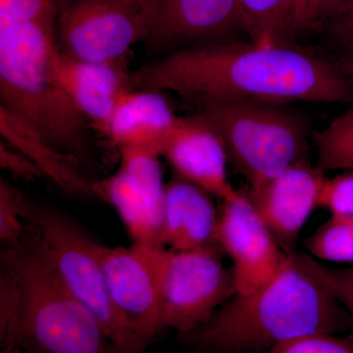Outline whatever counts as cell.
Listing matches in <instances>:
<instances>
[{
  "instance_id": "4",
  "label": "cell",
  "mask_w": 353,
  "mask_h": 353,
  "mask_svg": "<svg viewBox=\"0 0 353 353\" xmlns=\"http://www.w3.org/2000/svg\"><path fill=\"white\" fill-rule=\"evenodd\" d=\"M1 262L17 281L23 345L32 353H120L101 322L63 284L36 241L26 234Z\"/></svg>"
},
{
  "instance_id": "3",
  "label": "cell",
  "mask_w": 353,
  "mask_h": 353,
  "mask_svg": "<svg viewBox=\"0 0 353 353\" xmlns=\"http://www.w3.org/2000/svg\"><path fill=\"white\" fill-rule=\"evenodd\" d=\"M57 50V25L0 26V105L82 165L88 157L90 124L58 81Z\"/></svg>"
},
{
  "instance_id": "14",
  "label": "cell",
  "mask_w": 353,
  "mask_h": 353,
  "mask_svg": "<svg viewBox=\"0 0 353 353\" xmlns=\"http://www.w3.org/2000/svg\"><path fill=\"white\" fill-rule=\"evenodd\" d=\"M55 74L70 99L88 124L105 136L118 104L131 85L125 62L99 63L69 57L58 48Z\"/></svg>"
},
{
  "instance_id": "20",
  "label": "cell",
  "mask_w": 353,
  "mask_h": 353,
  "mask_svg": "<svg viewBox=\"0 0 353 353\" xmlns=\"http://www.w3.org/2000/svg\"><path fill=\"white\" fill-rule=\"evenodd\" d=\"M317 167L353 171V108L341 113L314 137Z\"/></svg>"
},
{
  "instance_id": "16",
  "label": "cell",
  "mask_w": 353,
  "mask_h": 353,
  "mask_svg": "<svg viewBox=\"0 0 353 353\" xmlns=\"http://www.w3.org/2000/svg\"><path fill=\"white\" fill-rule=\"evenodd\" d=\"M162 94L148 90L126 92L114 111L105 137L118 148H139L161 157L182 118Z\"/></svg>"
},
{
  "instance_id": "28",
  "label": "cell",
  "mask_w": 353,
  "mask_h": 353,
  "mask_svg": "<svg viewBox=\"0 0 353 353\" xmlns=\"http://www.w3.org/2000/svg\"><path fill=\"white\" fill-rule=\"evenodd\" d=\"M323 0H290L292 32L304 34L321 24Z\"/></svg>"
},
{
  "instance_id": "18",
  "label": "cell",
  "mask_w": 353,
  "mask_h": 353,
  "mask_svg": "<svg viewBox=\"0 0 353 353\" xmlns=\"http://www.w3.org/2000/svg\"><path fill=\"white\" fill-rule=\"evenodd\" d=\"M0 134L4 141L25 153L38 165L44 176L67 196L94 199L92 181L82 175L78 162L53 148L27 121L2 105Z\"/></svg>"
},
{
  "instance_id": "17",
  "label": "cell",
  "mask_w": 353,
  "mask_h": 353,
  "mask_svg": "<svg viewBox=\"0 0 353 353\" xmlns=\"http://www.w3.org/2000/svg\"><path fill=\"white\" fill-rule=\"evenodd\" d=\"M219 221L212 194L176 175L166 183L164 248L181 252L218 245Z\"/></svg>"
},
{
  "instance_id": "1",
  "label": "cell",
  "mask_w": 353,
  "mask_h": 353,
  "mask_svg": "<svg viewBox=\"0 0 353 353\" xmlns=\"http://www.w3.org/2000/svg\"><path fill=\"white\" fill-rule=\"evenodd\" d=\"M132 90L172 92L199 106L218 102L281 105L347 103L353 90L330 60L292 43L225 41L183 48L131 72Z\"/></svg>"
},
{
  "instance_id": "32",
  "label": "cell",
  "mask_w": 353,
  "mask_h": 353,
  "mask_svg": "<svg viewBox=\"0 0 353 353\" xmlns=\"http://www.w3.org/2000/svg\"><path fill=\"white\" fill-rule=\"evenodd\" d=\"M348 52L347 55V65H345V74L347 76L348 82L352 85L353 90V41L348 44Z\"/></svg>"
},
{
  "instance_id": "9",
  "label": "cell",
  "mask_w": 353,
  "mask_h": 353,
  "mask_svg": "<svg viewBox=\"0 0 353 353\" xmlns=\"http://www.w3.org/2000/svg\"><path fill=\"white\" fill-rule=\"evenodd\" d=\"M119 168L92 182L95 199L110 204L134 245L164 248L165 188L157 153L121 148Z\"/></svg>"
},
{
  "instance_id": "26",
  "label": "cell",
  "mask_w": 353,
  "mask_h": 353,
  "mask_svg": "<svg viewBox=\"0 0 353 353\" xmlns=\"http://www.w3.org/2000/svg\"><path fill=\"white\" fill-rule=\"evenodd\" d=\"M319 208L328 209L332 216L353 218V171L326 178L320 194Z\"/></svg>"
},
{
  "instance_id": "7",
  "label": "cell",
  "mask_w": 353,
  "mask_h": 353,
  "mask_svg": "<svg viewBox=\"0 0 353 353\" xmlns=\"http://www.w3.org/2000/svg\"><path fill=\"white\" fill-rule=\"evenodd\" d=\"M219 245L158 253L162 330L192 334L214 314L217 306L236 296L233 267L227 268Z\"/></svg>"
},
{
  "instance_id": "31",
  "label": "cell",
  "mask_w": 353,
  "mask_h": 353,
  "mask_svg": "<svg viewBox=\"0 0 353 353\" xmlns=\"http://www.w3.org/2000/svg\"><path fill=\"white\" fill-rule=\"evenodd\" d=\"M347 1L348 0H323V20L327 17H334Z\"/></svg>"
},
{
  "instance_id": "5",
  "label": "cell",
  "mask_w": 353,
  "mask_h": 353,
  "mask_svg": "<svg viewBox=\"0 0 353 353\" xmlns=\"http://www.w3.org/2000/svg\"><path fill=\"white\" fill-rule=\"evenodd\" d=\"M194 115L219 136L250 187L306 160L307 126L281 105L218 102L199 106Z\"/></svg>"
},
{
  "instance_id": "19",
  "label": "cell",
  "mask_w": 353,
  "mask_h": 353,
  "mask_svg": "<svg viewBox=\"0 0 353 353\" xmlns=\"http://www.w3.org/2000/svg\"><path fill=\"white\" fill-rule=\"evenodd\" d=\"M243 30L263 46L292 43L290 0H238Z\"/></svg>"
},
{
  "instance_id": "22",
  "label": "cell",
  "mask_w": 353,
  "mask_h": 353,
  "mask_svg": "<svg viewBox=\"0 0 353 353\" xmlns=\"http://www.w3.org/2000/svg\"><path fill=\"white\" fill-rule=\"evenodd\" d=\"M30 203L12 183L0 180V241L6 248H15L24 241L28 231Z\"/></svg>"
},
{
  "instance_id": "23",
  "label": "cell",
  "mask_w": 353,
  "mask_h": 353,
  "mask_svg": "<svg viewBox=\"0 0 353 353\" xmlns=\"http://www.w3.org/2000/svg\"><path fill=\"white\" fill-rule=\"evenodd\" d=\"M65 0H0V26L37 22L57 25Z\"/></svg>"
},
{
  "instance_id": "8",
  "label": "cell",
  "mask_w": 353,
  "mask_h": 353,
  "mask_svg": "<svg viewBox=\"0 0 353 353\" xmlns=\"http://www.w3.org/2000/svg\"><path fill=\"white\" fill-rule=\"evenodd\" d=\"M148 36L145 18L125 0H65L58 14V48L83 61L125 62Z\"/></svg>"
},
{
  "instance_id": "30",
  "label": "cell",
  "mask_w": 353,
  "mask_h": 353,
  "mask_svg": "<svg viewBox=\"0 0 353 353\" xmlns=\"http://www.w3.org/2000/svg\"><path fill=\"white\" fill-rule=\"evenodd\" d=\"M130 6L134 7L145 18L146 23L150 24L152 16L154 15L158 4L161 0H125Z\"/></svg>"
},
{
  "instance_id": "25",
  "label": "cell",
  "mask_w": 353,
  "mask_h": 353,
  "mask_svg": "<svg viewBox=\"0 0 353 353\" xmlns=\"http://www.w3.org/2000/svg\"><path fill=\"white\" fill-rule=\"evenodd\" d=\"M259 353H353V336L308 334Z\"/></svg>"
},
{
  "instance_id": "24",
  "label": "cell",
  "mask_w": 353,
  "mask_h": 353,
  "mask_svg": "<svg viewBox=\"0 0 353 353\" xmlns=\"http://www.w3.org/2000/svg\"><path fill=\"white\" fill-rule=\"evenodd\" d=\"M299 259L306 270L343 306L353 320V267L350 268H331L320 263L309 254H299Z\"/></svg>"
},
{
  "instance_id": "11",
  "label": "cell",
  "mask_w": 353,
  "mask_h": 353,
  "mask_svg": "<svg viewBox=\"0 0 353 353\" xmlns=\"http://www.w3.org/2000/svg\"><path fill=\"white\" fill-rule=\"evenodd\" d=\"M217 243L233 260L236 296H248L268 285L290 256L243 190L224 201Z\"/></svg>"
},
{
  "instance_id": "2",
  "label": "cell",
  "mask_w": 353,
  "mask_h": 353,
  "mask_svg": "<svg viewBox=\"0 0 353 353\" xmlns=\"http://www.w3.org/2000/svg\"><path fill=\"white\" fill-rule=\"evenodd\" d=\"M352 323L296 252L268 285L234 296L190 336L206 352L259 353L305 334H336Z\"/></svg>"
},
{
  "instance_id": "21",
  "label": "cell",
  "mask_w": 353,
  "mask_h": 353,
  "mask_svg": "<svg viewBox=\"0 0 353 353\" xmlns=\"http://www.w3.org/2000/svg\"><path fill=\"white\" fill-rule=\"evenodd\" d=\"M305 245L315 259L353 264V218L331 216L306 239Z\"/></svg>"
},
{
  "instance_id": "27",
  "label": "cell",
  "mask_w": 353,
  "mask_h": 353,
  "mask_svg": "<svg viewBox=\"0 0 353 353\" xmlns=\"http://www.w3.org/2000/svg\"><path fill=\"white\" fill-rule=\"evenodd\" d=\"M0 167L25 182H34L44 176L38 165L3 139L0 141Z\"/></svg>"
},
{
  "instance_id": "10",
  "label": "cell",
  "mask_w": 353,
  "mask_h": 353,
  "mask_svg": "<svg viewBox=\"0 0 353 353\" xmlns=\"http://www.w3.org/2000/svg\"><path fill=\"white\" fill-rule=\"evenodd\" d=\"M160 248L101 245L102 268L111 303L141 352L162 330L158 269Z\"/></svg>"
},
{
  "instance_id": "12",
  "label": "cell",
  "mask_w": 353,
  "mask_h": 353,
  "mask_svg": "<svg viewBox=\"0 0 353 353\" xmlns=\"http://www.w3.org/2000/svg\"><path fill=\"white\" fill-rule=\"evenodd\" d=\"M325 180L324 171L305 160L245 190L253 208L287 254L296 252L301 229L319 206Z\"/></svg>"
},
{
  "instance_id": "6",
  "label": "cell",
  "mask_w": 353,
  "mask_h": 353,
  "mask_svg": "<svg viewBox=\"0 0 353 353\" xmlns=\"http://www.w3.org/2000/svg\"><path fill=\"white\" fill-rule=\"evenodd\" d=\"M28 230L67 289L97 318L120 353L141 350L114 309L102 268V243L68 215L30 205Z\"/></svg>"
},
{
  "instance_id": "13",
  "label": "cell",
  "mask_w": 353,
  "mask_h": 353,
  "mask_svg": "<svg viewBox=\"0 0 353 353\" xmlns=\"http://www.w3.org/2000/svg\"><path fill=\"white\" fill-rule=\"evenodd\" d=\"M161 157L171 165L175 175L205 190L223 202L238 194L228 178L229 158L222 141L194 114L181 118Z\"/></svg>"
},
{
  "instance_id": "15",
  "label": "cell",
  "mask_w": 353,
  "mask_h": 353,
  "mask_svg": "<svg viewBox=\"0 0 353 353\" xmlns=\"http://www.w3.org/2000/svg\"><path fill=\"white\" fill-rule=\"evenodd\" d=\"M241 28L238 0H161L148 24L153 46L221 39Z\"/></svg>"
},
{
  "instance_id": "29",
  "label": "cell",
  "mask_w": 353,
  "mask_h": 353,
  "mask_svg": "<svg viewBox=\"0 0 353 353\" xmlns=\"http://www.w3.org/2000/svg\"><path fill=\"white\" fill-rule=\"evenodd\" d=\"M334 32L339 39L350 44L353 41V0H348L334 16Z\"/></svg>"
}]
</instances>
